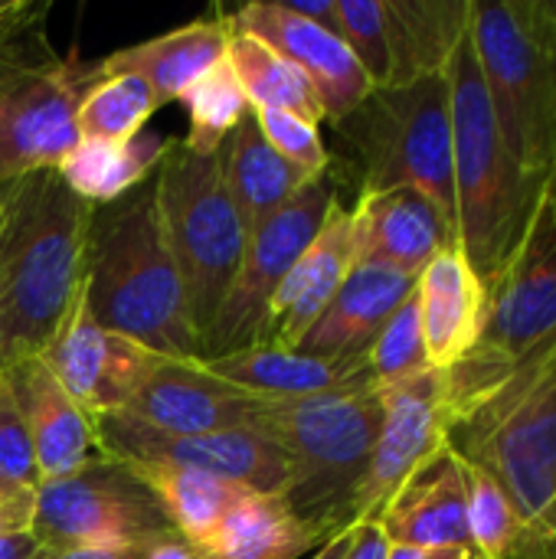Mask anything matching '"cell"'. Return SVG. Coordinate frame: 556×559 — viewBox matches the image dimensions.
Instances as JSON below:
<instances>
[{"mask_svg":"<svg viewBox=\"0 0 556 559\" xmlns=\"http://www.w3.org/2000/svg\"><path fill=\"white\" fill-rule=\"evenodd\" d=\"M226 20L233 29L252 33L256 39L269 43L275 52H282L292 66H298L311 82V88L318 92L324 121L331 124L344 121L374 92L367 72L360 69V62L354 59V52L338 33L288 13L279 0L246 3Z\"/></svg>","mask_w":556,"mask_h":559,"instance_id":"16","label":"cell"},{"mask_svg":"<svg viewBox=\"0 0 556 559\" xmlns=\"http://www.w3.org/2000/svg\"><path fill=\"white\" fill-rule=\"evenodd\" d=\"M92 75L88 66L56 59L39 26L0 43V187L56 170L79 144L75 105Z\"/></svg>","mask_w":556,"mask_h":559,"instance_id":"10","label":"cell"},{"mask_svg":"<svg viewBox=\"0 0 556 559\" xmlns=\"http://www.w3.org/2000/svg\"><path fill=\"white\" fill-rule=\"evenodd\" d=\"M33 495H0V537L29 531V521H33Z\"/></svg>","mask_w":556,"mask_h":559,"instance_id":"39","label":"cell"},{"mask_svg":"<svg viewBox=\"0 0 556 559\" xmlns=\"http://www.w3.org/2000/svg\"><path fill=\"white\" fill-rule=\"evenodd\" d=\"M229 20L223 10L197 16L170 33L151 36L134 46L108 52L98 66V75H138L151 85L161 105L180 102L213 66L226 59L229 49Z\"/></svg>","mask_w":556,"mask_h":559,"instance_id":"23","label":"cell"},{"mask_svg":"<svg viewBox=\"0 0 556 559\" xmlns=\"http://www.w3.org/2000/svg\"><path fill=\"white\" fill-rule=\"evenodd\" d=\"M141 559H203L187 540H180L177 534H167V537H157L154 544L144 547Z\"/></svg>","mask_w":556,"mask_h":559,"instance_id":"42","label":"cell"},{"mask_svg":"<svg viewBox=\"0 0 556 559\" xmlns=\"http://www.w3.org/2000/svg\"><path fill=\"white\" fill-rule=\"evenodd\" d=\"M39 357L92 419L125 413L161 360L144 344L102 328L88 314L82 292Z\"/></svg>","mask_w":556,"mask_h":559,"instance_id":"14","label":"cell"},{"mask_svg":"<svg viewBox=\"0 0 556 559\" xmlns=\"http://www.w3.org/2000/svg\"><path fill=\"white\" fill-rule=\"evenodd\" d=\"M216 380L259 396V400H301V396H321L334 390H374L367 383L364 364H328L318 357H305L298 350L282 347H246L236 354H223L213 360H200ZM377 393V390H374Z\"/></svg>","mask_w":556,"mask_h":559,"instance_id":"25","label":"cell"},{"mask_svg":"<svg viewBox=\"0 0 556 559\" xmlns=\"http://www.w3.org/2000/svg\"><path fill=\"white\" fill-rule=\"evenodd\" d=\"M180 102L190 118V131L180 141L197 154H216L223 141L233 134V128L249 115V98L229 59L213 66Z\"/></svg>","mask_w":556,"mask_h":559,"instance_id":"33","label":"cell"},{"mask_svg":"<svg viewBox=\"0 0 556 559\" xmlns=\"http://www.w3.org/2000/svg\"><path fill=\"white\" fill-rule=\"evenodd\" d=\"M452 108V180L459 249L482 282H492L531 229L547 187L524 177L514 164L478 62L465 36L446 69Z\"/></svg>","mask_w":556,"mask_h":559,"instance_id":"3","label":"cell"},{"mask_svg":"<svg viewBox=\"0 0 556 559\" xmlns=\"http://www.w3.org/2000/svg\"><path fill=\"white\" fill-rule=\"evenodd\" d=\"M226 59L249 98V108L288 111V115L305 118L321 128L324 108H321L318 92L311 88L305 72L298 66H292L282 52H275L269 43L256 39L252 33L233 29Z\"/></svg>","mask_w":556,"mask_h":559,"instance_id":"31","label":"cell"},{"mask_svg":"<svg viewBox=\"0 0 556 559\" xmlns=\"http://www.w3.org/2000/svg\"><path fill=\"white\" fill-rule=\"evenodd\" d=\"M416 308L429 367L452 370L475 344L485 324V282L459 246L442 249L416 278Z\"/></svg>","mask_w":556,"mask_h":559,"instance_id":"24","label":"cell"},{"mask_svg":"<svg viewBox=\"0 0 556 559\" xmlns=\"http://www.w3.org/2000/svg\"><path fill=\"white\" fill-rule=\"evenodd\" d=\"M259 131L272 144V151L288 160L292 167L305 170L308 177H321L331 167V151L318 131V124L295 118L288 111H269V108H252Z\"/></svg>","mask_w":556,"mask_h":559,"instance_id":"36","label":"cell"},{"mask_svg":"<svg viewBox=\"0 0 556 559\" xmlns=\"http://www.w3.org/2000/svg\"><path fill=\"white\" fill-rule=\"evenodd\" d=\"M144 547H69V550H39L36 559H141Z\"/></svg>","mask_w":556,"mask_h":559,"instance_id":"40","label":"cell"},{"mask_svg":"<svg viewBox=\"0 0 556 559\" xmlns=\"http://www.w3.org/2000/svg\"><path fill=\"white\" fill-rule=\"evenodd\" d=\"M98 455L121 465H157L180 472H203L220 481L239 485L259 495H282L288 478L285 452L256 429L236 432H200V436H174L151 429L125 413L95 419Z\"/></svg>","mask_w":556,"mask_h":559,"instance_id":"13","label":"cell"},{"mask_svg":"<svg viewBox=\"0 0 556 559\" xmlns=\"http://www.w3.org/2000/svg\"><path fill=\"white\" fill-rule=\"evenodd\" d=\"M556 347V206L544 197L505 269L485 282L478 344L446 370L449 419Z\"/></svg>","mask_w":556,"mask_h":559,"instance_id":"8","label":"cell"},{"mask_svg":"<svg viewBox=\"0 0 556 559\" xmlns=\"http://www.w3.org/2000/svg\"><path fill=\"white\" fill-rule=\"evenodd\" d=\"M82 295L88 314L167 360H203L184 285L164 239L154 180L95 206L85 242Z\"/></svg>","mask_w":556,"mask_h":559,"instance_id":"2","label":"cell"},{"mask_svg":"<svg viewBox=\"0 0 556 559\" xmlns=\"http://www.w3.org/2000/svg\"><path fill=\"white\" fill-rule=\"evenodd\" d=\"M380 429V393L334 390L301 400H262L259 432L285 452L282 504L321 540L357 527L354 501Z\"/></svg>","mask_w":556,"mask_h":559,"instance_id":"4","label":"cell"},{"mask_svg":"<svg viewBox=\"0 0 556 559\" xmlns=\"http://www.w3.org/2000/svg\"><path fill=\"white\" fill-rule=\"evenodd\" d=\"M0 367H3V364H0Z\"/></svg>","mask_w":556,"mask_h":559,"instance_id":"47","label":"cell"},{"mask_svg":"<svg viewBox=\"0 0 556 559\" xmlns=\"http://www.w3.org/2000/svg\"><path fill=\"white\" fill-rule=\"evenodd\" d=\"M39 485L33 445L16 400L0 373V495H33Z\"/></svg>","mask_w":556,"mask_h":559,"instance_id":"37","label":"cell"},{"mask_svg":"<svg viewBox=\"0 0 556 559\" xmlns=\"http://www.w3.org/2000/svg\"><path fill=\"white\" fill-rule=\"evenodd\" d=\"M338 183L331 174H321L311 180L292 203H285L259 233L249 236L242 265L216 311V321L203 344V360L246 350L259 341V328L265 318V308L298 255L308 249V242L321 233L331 210L341 203Z\"/></svg>","mask_w":556,"mask_h":559,"instance_id":"12","label":"cell"},{"mask_svg":"<svg viewBox=\"0 0 556 559\" xmlns=\"http://www.w3.org/2000/svg\"><path fill=\"white\" fill-rule=\"evenodd\" d=\"M469 39L514 164L547 187L556 167V0H472Z\"/></svg>","mask_w":556,"mask_h":559,"instance_id":"7","label":"cell"},{"mask_svg":"<svg viewBox=\"0 0 556 559\" xmlns=\"http://www.w3.org/2000/svg\"><path fill=\"white\" fill-rule=\"evenodd\" d=\"M413 288L416 278L403 272L354 265L347 282L338 288L324 314L311 324L295 350L328 364H364V354L393 318V311L413 295Z\"/></svg>","mask_w":556,"mask_h":559,"instance_id":"22","label":"cell"},{"mask_svg":"<svg viewBox=\"0 0 556 559\" xmlns=\"http://www.w3.org/2000/svg\"><path fill=\"white\" fill-rule=\"evenodd\" d=\"M354 265H380L419 278L442 252L459 246L452 223L413 187L360 193L351 206Z\"/></svg>","mask_w":556,"mask_h":559,"instance_id":"19","label":"cell"},{"mask_svg":"<svg viewBox=\"0 0 556 559\" xmlns=\"http://www.w3.org/2000/svg\"><path fill=\"white\" fill-rule=\"evenodd\" d=\"M321 544L282 498L246 491L197 554L203 559H305Z\"/></svg>","mask_w":556,"mask_h":559,"instance_id":"28","label":"cell"},{"mask_svg":"<svg viewBox=\"0 0 556 559\" xmlns=\"http://www.w3.org/2000/svg\"><path fill=\"white\" fill-rule=\"evenodd\" d=\"M144 488L157 498L170 531L200 550L226 518V511L246 495V488L220 481L203 472H180V468H157V465H128Z\"/></svg>","mask_w":556,"mask_h":559,"instance_id":"30","label":"cell"},{"mask_svg":"<svg viewBox=\"0 0 556 559\" xmlns=\"http://www.w3.org/2000/svg\"><path fill=\"white\" fill-rule=\"evenodd\" d=\"M220 167L226 190L236 203V213L246 226V233H259L285 203H292L311 180L305 170L282 160L265 134L259 131V121L249 108V115L233 128V134L220 147Z\"/></svg>","mask_w":556,"mask_h":559,"instance_id":"26","label":"cell"},{"mask_svg":"<svg viewBox=\"0 0 556 559\" xmlns=\"http://www.w3.org/2000/svg\"><path fill=\"white\" fill-rule=\"evenodd\" d=\"M351 269H354L351 210L338 203L324 219L321 233L308 242V249L298 255L285 282L272 295L256 344L295 350L298 341L311 331V324L324 314L338 288L347 282Z\"/></svg>","mask_w":556,"mask_h":559,"instance_id":"21","label":"cell"},{"mask_svg":"<svg viewBox=\"0 0 556 559\" xmlns=\"http://www.w3.org/2000/svg\"><path fill=\"white\" fill-rule=\"evenodd\" d=\"M354 531L357 527H347V531H341V534H334V537H328L311 557L305 559H344L347 557V550H351V544H354Z\"/></svg>","mask_w":556,"mask_h":559,"instance_id":"45","label":"cell"},{"mask_svg":"<svg viewBox=\"0 0 556 559\" xmlns=\"http://www.w3.org/2000/svg\"><path fill=\"white\" fill-rule=\"evenodd\" d=\"M36 554H39V544L29 537V531L0 537V559H36Z\"/></svg>","mask_w":556,"mask_h":559,"instance_id":"43","label":"cell"},{"mask_svg":"<svg viewBox=\"0 0 556 559\" xmlns=\"http://www.w3.org/2000/svg\"><path fill=\"white\" fill-rule=\"evenodd\" d=\"M387 559H482L475 550H410V547H390Z\"/></svg>","mask_w":556,"mask_h":559,"instance_id":"44","label":"cell"},{"mask_svg":"<svg viewBox=\"0 0 556 559\" xmlns=\"http://www.w3.org/2000/svg\"><path fill=\"white\" fill-rule=\"evenodd\" d=\"M288 13L321 26V29H331L341 36V16H338V0H279Z\"/></svg>","mask_w":556,"mask_h":559,"instance_id":"38","label":"cell"},{"mask_svg":"<svg viewBox=\"0 0 556 559\" xmlns=\"http://www.w3.org/2000/svg\"><path fill=\"white\" fill-rule=\"evenodd\" d=\"M95 206L56 170L0 187V364L39 354L82 292Z\"/></svg>","mask_w":556,"mask_h":559,"instance_id":"1","label":"cell"},{"mask_svg":"<svg viewBox=\"0 0 556 559\" xmlns=\"http://www.w3.org/2000/svg\"><path fill=\"white\" fill-rule=\"evenodd\" d=\"M341 154H331L328 174L344 177L360 193L413 187L429 197L452 223L456 236V180H452V108L449 79L423 75L403 85L374 88L344 121L334 124Z\"/></svg>","mask_w":556,"mask_h":559,"instance_id":"6","label":"cell"},{"mask_svg":"<svg viewBox=\"0 0 556 559\" xmlns=\"http://www.w3.org/2000/svg\"><path fill=\"white\" fill-rule=\"evenodd\" d=\"M547 200L556 206V167H554V177H551V183H547Z\"/></svg>","mask_w":556,"mask_h":559,"instance_id":"46","label":"cell"},{"mask_svg":"<svg viewBox=\"0 0 556 559\" xmlns=\"http://www.w3.org/2000/svg\"><path fill=\"white\" fill-rule=\"evenodd\" d=\"M95 72V69H92ZM161 108L151 85L138 75H92L75 105V131L82 141L125 144L144 131L151 115Z\"/></svg>","mask_w":556,"mask_h":559,"instance_id":"32","label":"cell"},{"mask_svg":"<svg viewBox=\"0 0 556 559\" xmlns=\"http://www.w3.org/2000/svg\"><path fill=\"white\" fill-rule=\"evenodd\" d=\"M446 442L501 485L556 559V347L452 416Z\"/></svg>","mask_w":556,"mask_h":559,"instance_id":"5","label":"cell"},{"mask_svg":"<svg viewBox=\"0 0 556 559\" xmlns=\"http://www.w3.org/2000/svg\"><path fill=\"white\" fill-rule=\"evenodd\" d=\"M449 436L446 377L426 370L380 393V429L364 485L354 501V524H370L393 491L436 452Z\"/></svg>","mask_w":556,"mask_h":559,"instance_id":"15","label":"cell"},{"mask_svg":"<svg viewBox=\"0 0 556 559\" xmlns=\"http://www.w3.org/2000/svg\"><path fill=\"white\" fill-rule=\"evenodd\" d=\"M167 141L161 134L141 131L138 138L115 141H82L59 160L56 174L62 183L92 206H105L147 183L167 154Z\"/></svg>","mask_w":556,"mask_h":559,"instance_id":"29","label":"cell"},{"mask_svg":"<svg viewBox=\"0 0 556 559\" xmlns=\"http://www.w3.org/2000/svg\"><path fill=\"white\" fill-rule=\"evenodd\" d=\"M125 416L174 436L236 429L259 432L262 400L216 380L200 360L161 357L138 396L128 403Z\"/></svg>","mask_w":556,"mask_h":559,"instance_id":"18","label":"cell"},{"mask_svg":"<svg viewBox=\"0 0 556 559\" xmlns=\"http://www.w3.org/2000/svg\"><path fill=\"white\" fill-rule=\"evenodd\" d=\"M433 370L423 344V328H419V308H416V288L413 295L393 311V318L383 324L370 350L364 354V373L367 383L383 393L397 383H406L419 373Z\"/></svg>","mask_w":556,"mask_h":559,"instance_id":"34","label":"cell"},{"mask_svg":"<svg viewBox=\"0 0 556 559\" xmlns=\"http://www.w3.org/2000/svg\"><path fill=\"white\" fill-rule=\"evenodd\" d=\"M341 39L367 72L374 88H387L393 82V49L383 0H338Z\"/></svg>","mask_w":556,"mask_h":559,"instance_id":"35","label":"cell"},{"mask_svg":"<svg viewBox=\"0 0 556 559\" xmlns=\"http://www.w3.org/2000/svg\"><path fill=\"white\" fill-rule=\"evenodd\" d=\"M0 373L26 426L39 485L72 475L92 455H98L95 419L66 393L39 354L13 360L0 367Z\"/></svg>","mask_w":556,"mask_h":559,"instance_id":"20","label":"cell"},{"mask_svg":"<svg viewBox=\"0 0 556 559\" xmlns=\"http://www.w3.org/2000/svg\"><path fill=\"white\" fill-rule=\"evenodd\" d=\"M390 557V544L387 537L380 534L377 524H357L354 531V544L347 550L344 559H387Z\"/></svg>","mask_w":556,"mask_h":559,"instance_id":"41","label":"cell"},{"mask_svg":"<svg viewBox=\"0 0 556 559\" xmlns=\"http://www.w3.org/2000/svg\"><path fill=\"white\" fill-rule=\"evenodd\" d=\"M174 534L157 498L121 462L92 455L66 478L36 485L29 537L39 550L144 547Z\"/></svg>","mask_w":556,"mask_h":559,"instance_id":"11","label":"cell"},{"mask_svg":"<svg viewBox=\"0 0 556 559\" xmlns=\"http://www.w3.org/2000/svg\"><path fill=\"white\" fill-rule=\"evenodd\" d=\"M151 180L164 239L184 285L187 314L203 347L242 265L249 233L226 190L220 151L197 154L180 138H170Z\"/></svg>","mask_w":556,"mask_h":559,"instance_id":"9","label":"cell"},{"mask_svg":"<svg viewBox=\"0 0 556 559\" xmlns=\"http://www.w3.org/2000/svg\"><path fill=\"white\" fill-rule=\"evenodd\" d=\"M390 547L475 550L469 531V465L446 442L436 449L370 521Z\"/></svg>","mask_w":556,"mask_h":559,"instance_id":"17","label":"cell"},{"mask_svg":"<svg viewBox=\"0 0 556 559\" xmlns=\"http://www.w3.org/2000/svg\"><path fill=\"white\" fill-rule=\"evenodd\" d=\"M393 82L403 85L423 75H446L459 43L469 36L472 0H383Z\"/></svg>","mask_w":556,"mask_h":559,"instance_id":"27","label":"cell"}]
</instances>
